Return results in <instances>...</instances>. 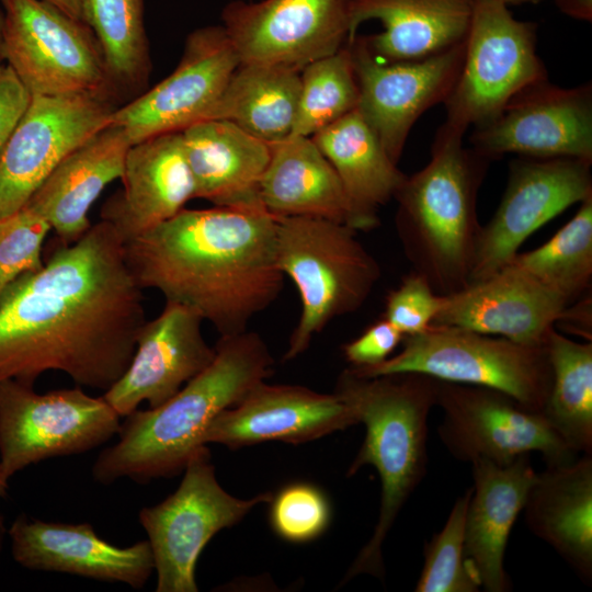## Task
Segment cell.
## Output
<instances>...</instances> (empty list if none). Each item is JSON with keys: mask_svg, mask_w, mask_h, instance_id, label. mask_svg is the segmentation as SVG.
I'll return each instance as SVG.
<instances>
[{"mask_svg": "<svg viewBox=\"0 0 592 592\" xmlns=\"http://www.w3.org/2000/svg\"><path fill=\"white\" fill-rule=\"evenodd\" d=\"M275 254L301 303L284 361L303 354L332 320L360 309L380 277V266L357 231L323 218H276Z\"/></svg>", "mask_w": 592, "mask_h": 592, "instance_id": "cell-6", "label": "cell"}, {"mask_svg": "<svg viewBox=\"0 0 592 592\" xmlns=\"http://www.w3.org/2000/svg\"><path fill=\"white\" fill-rule=\"evenodd\" d=\"M82 387L36 392L34 385L0 380V475L54 457L89 452L117 435L121 420Z\"/></svg>", "mask_w": 592, "mask_h": 592, "instance_id": "cell-10", "label": "cell"}, {"mask_svg": "<svg viewBox=\"0 0 592 592\" xmlns=\"http://www.w3.org/2000/svg\"><path fill=\"white\" fill-rule=\"evenodd\" d=\"M568 306L557 322L569 323L566 326L572 332L583 337L587 341H591V297L584 298L570 309Z\"/></svg>", "mask_w": 592, "mask_h": 592, "instance_id": "cell-42", "label": "cell"}, {"mask_svg": "<svg viewBox=\"0 0 592 592\" xmlns=\"http://www.w3.org/2000/svg\"><path fill=\"white\" fill-rule=\"evenodd\" d=\"M547 79L536 52V25L515 20L498 0H476L458 79L445 100V122L467 130L492 119L524 88Z\"/></svg>", "mask_w": 592, "mask_h": 592, "instance_id": "cell-11", "label": "cell"}, {"mask_svg": "<svg viewBox=\"0 0 592 592\" xmlns=\"http://www.w3.org/2000/svg\"><path fill=\"white\" fill-rule=\"evenodd\" d=\"M557 7L567 15L582 20H592V0H555Z\"/></svg>", "mask_w": 592, "mask_h": 592, "instance_id": "cell-43", "label": "cell"}, {"mask_svg": "<svg viewBox=\"0 0 592 592\" xmlns=\"http://www.w3.org/2000/svg\"><path fill=\"white\" fill-rule=\"evenodd\" d=\"M118 106L96 94L32 95L0 157V219L21 209L71 151L112 122Z\"/></svg>", "mask_w": 592, "mask_h": 592, "instance_id": "cell-14", "label": "cell"}, {"mask_svg": "<svg viewBox=\"0 0 592 592\" xmlns=\"http://www.w3.org/2000/svg\"><path fill=\"white\" fill-rule=\"evenodd\" d=\"M465 132L444 122L429 162L407 175L394 197L405 255L442 296L469 284L482 230L477 194L492 162L463 145Z\"/></svg>", "mask_w": 592, "mask_h": 592, "instance_id": "cell-4", "label": "cell"}, {"mask_svg": "<svg viewBox=\"0 0 592 592\" xmlns=\"http://www.w3.org/2000/svg\"><path fill=\"white\" fill-rule=\"evenodd\" d=\"M121 180L123 190L104 203L100 216L126 242L169 220L195 198L181 132L132 145Z\"/></svg>", "mask_w": 592, "mask_h": 592, "instance_id": "cell-23", "label": "cell"}, {"mask_svg": "<svg viewBox=\"0 0 592 592\" xmlns=\"http://www.w3.org/2000/svg\"><path fill=\"white\" fill-rule=\"evenodd\" d=\"M351 0L231 1L223 27L239 64L301 71L349 39Z\"/></svg>", "mask_w": 592, "mask_h": 592, "instance_id": "cell-13", "label": "cell"}, {"mask_svg": "<svg viewBox=\"0 0 592 592\" xmlns=\"http://www.w3.org/2000/svg\"><path fill=\"white\" fill-rule=\"evenodd\" d=\"M12 558L29 570L60 572L141 589L155 571L148 540L118 547L89 523H59L20 514L8 528Z\"/></svg>", "mask_w": 592, "mask_h": 592, "instance_id": "cell-21", "label": "cell"}, {"mask_svg": "<svg viewBox=\"0 0 592 592\" xmlns=\"http://www.w3.org/2000/svg\"><path fill=\"white\" fill-rule=\"evenodd\" d=\"M275 235L276 218L264 209L183 208L124 242L125 261L141 289L191 308L220 335L235 334L282 291Z\"/></svg>", "mask_w": 592, "mask_h": 592, "instance_id": "cell-2", "label": "cell"}, {"mask_svg": "<svg viewBox=\"0 0 592 592\" xmlns=\"http://www.w3.org/2000/svg\"><path fill=\"white\" fill-rule=\"evenodd\" d=\"M300 92V71L239 64L205 119L228 121L275 144L292 135Z\"/></svg>", "mask_w": 592, "mask_h": 592, "instance_id": "cell-31", "label": "cell"}, {"mask_svg": "<svg viewBox=\"0 0 592 592\" xmlns=\"http://www.w3.org/2000/svg\"><path fill=\"white\" fill-rule=\"evenodd\" d=\"M591 164L562 157L513 160L502 200L482 226L469 283L510 264L536 229L591 195Z\"/></svg>", "mask_w": 592, "mask_h": 592, "instance_id": "cell-15", "label": "cell"}, {"mask_svg": "<svg viewBox=\"0 0 592 592\" xmlns=\"http://www.w3.org/2000/svg\"><path fill=\"white\" fill-rule=\"evenodd\" d=\"M471 488L458 497L443 528L424 547L415 592H477L480 585L465 556V517Z\"/></svg>", "mask_w": 592, "mask_h": 592, "instance_id": "cell-36", "label": "cell"}, {"mask_svg": "<svg viewBox=\"0 0 592 592\" xmlns=\"http://www.w3.org/2000/svg\"><path fill=\"white\" fill-rule=\"evenodd\" d=\"M551 386L543 414L576 454H592V342L555 328L546 339Z\"/></svg>", "mask_w": 592, "mask_h": 592, "instance_id": "cell-33", "label": "cell"}, {"mask_svg": "<svg viewBox=\"0 0 592 592\" xmlns=\"http://www.w3.org/2000/svg\"><path fill=\"white\" fill-rule=\"evenodd\" d=\"M183 473L173 493L138 515L153 557L156 592H197L195 570L204 547L273 496L240 499L228 493L216 478L207 445L194 452Z\"/></svg>", "mask_w": 592, "mask_h": 592, "instance_id": "cell-9", "label": "cell"}, {"mask_svg": "<svg viewBox=\"0 0 592 592\" xmlns=\"http://www.w3.org/2000/svg\"><path fill=\"white\" fill-rule=\"evenodd\" d=\"M525 523L587 583L592 579V454L547 465L524 508Z\"/></svg>", "mask_w": 592, "mask_h": 592, "instance_id": "cell-29", "label": "cell"}, {"mask_svg": "<svg viewBox=\"0 0 592 592\" xmlns=\"http://www.w3.org/2000/svg\"><path fill=\"white\" fill-rule=\"evenodd\" d=\"M333 167L365 231L378 226L377 212L406 179L379 139L354 110L311 136Z\"/></svg>", "mask_w": 592, "mask_h": 592, "instance_id": "cell-30", "label": "cell"}, {"mask_svg": "<svg viewBox=\"0 0 592 592\" xmlns=\"http://www.w3.org/2000/svg\"><path fill=\"white\" fill-rule=\"evenodd\" d=\"M515 265L570 305L590 289L592 280V194L574 216L543 246L517 253Z\"/></svg>", "mask_w": 592, "mask_h": 592, "instance_id": "cell-34", "label": "cell"}, {"mask_svg": "<svg viewBox=\"0 0 592 592\" xmlns=\"http://www.w3.org/2000/svg\"><path fill=\"white\" fill-rule=\"evenodd\" d=\"M239 60L221 25L194 30L186 37L177 68L162 81L119 105L112 122L132 145L182 132L206 118Z\"/></svg>", "mask_w": 592, "mask_h": 592, "instance_id": "cell-18", "label": "cell"}, {"mask_svg": "<svg viewBox=\"0 0 592 592\" xmlns=\"http://www.w3.org/2000/svg\"><path fill=\"white\" fill-rule=\"evenodd\" d=\"M435 406L443 413L439 436L459 460L504 465L532 452L547 465L576 458L543 412L500 390L437 379Z\"/></svg>", "mask_w": 592, "mask_h": 592, "instance_id": "cell-12", "label": "cell"}, {"mask_svg": "<svg viewBox=\"0 0 592 592\" xmlns=\"http://www.w3.org/2000/svg\"><path fill=\"white\" fill-rule=\"evenodd\" d=\"M130 146L124 128L111 122L71 151L24 206L45 218L65 244L76 242L91 227V206L122 178Z\"/></svg>", "mask_w": 592, "mask_h": 592, "instance_id": "cell-25", "label": "cell"}, {"mask_svg": "<svg viewBox=\"0 0 592 592\" xmlns=\"http://www.w3.org/2000/svg\"><path fill=\"white\" fill-rule=\"evenodd\" d=\"M470 143L492 160L517 153L592 162V86L561 88L548 78L532 83L492 119L475 126Z\"/></svg>", "mask_w": 592, "mask_h": 592, "instance_id": "cell-16", "label": "cell"}, {"mask_svg": "<svg viewBox=\"0 0 592 592\" xmlns=\"http://www.w3.org/2000/svg\"><path fill=\"white\" fill-rule=\"evenodd\" d=\"M81 20L100 44L118 102L146 91L151 61L145 0H82Z\"/></svg>", "mask_w": 592, "mask_h": 592, "instance_id": "cell-32", "label": "cell"}, {"mask_svg": "<svg viewBox=\"0 0 592 592\" xmlns=\"http://www.w3.org/2000/svg\"><path fill=\"white\" fill-rule=\"evenodd\" d=\"M357 102L356 76L349 45L345 44L300 71L298 107L291 136H314L356 110Z\"/></svg>", "mask_w": 592, "mask_h": 592, "instance_id": "cell-35", "label": "cell"}, {"mask_svg": "<svg viewBox=\"0 0 592 592\" xmlns=\"http://www.w3.org/2000/svg\"><path fill=\"white\" fill-rule=\"evenodd\" d=\"M476 0H351V42L360 25L378 20L383 32L363 36L383 62L421 60L465 42Z\"/></svg>", "mask_w": 592, "mask_h": 592, "instance_id": "cell-26", "label": "cell"}, {"mask_svg": "<svg viewBox=\"0 0 592 592\" xmlns=\"http://www.w3.org/2000/svg\"><path fill=\"white\" fill-rule=\"evenodd\" d=\"M269 520L282 539L303 544L321 536L330 525L332 509L327 494L309 482H293L272 496Z\"/></svg>", "mask_w": 592, "mask_h": 592, "instance_id": "cell-37", "label": "cell"}, {"mask_svg": "<svg viewBox=\"0 0 592 592\" xmlns=\"http://www.w3.org/2000/svg\"><path fill=\"white\" fill-rule=\"evenodd\" d=\"M260 200L275 218L317 217L365 231L340 178L311 137L291 136L271 144Z\"/></svg>", "mask_w": 592, "mask_h": 592, "instance_id": "cell-28", "label": "cell"}, {"mask_svg": "<svg viewBox=\"0 0 592 592\" xmlns=\"http://www.w3.org/2000/svg\"><path fill=\"white\" fill-rule=\"evenodd\" d=\"M362 377L419 373L439 380L500 390L542 412L551 386L546 342L521 344L468 329L431 325L406 335L402 349L382 364L349 368Z\"/></svg>", "mask_w": 592, "mask_h": 592, "instance_id": "cell-7", "label": "cell"}, {"mask_svg": "<svg viewBox=\"0 0 592 592\" xmlns=\"http://www.w3.org/2000/svg\"><path fill=\"white\" fill-rule=\"evenodd\" d=\"M358 423L353 408L337 392L297 385H255L207 425L202 443L237 449L269 441L299 444Z\"/></svg>", "mask_w": 592, "mask_h": 592, "instance_id": "cell-19", "label": "cell"}, {"mask_svg": "<svg viewBox=\"0 0 592 592\" xmlns=\"http://www.w3.org/2000/svg\"><path fill=\"white\" fill-rule=\"evenodd\" d=\"M203 322L191 308L166 301L143 325L128 367L102 395L119 417L144 401L149 408L162 405L213 361L215 348L204 339Z\"/></svg>", "mask_w": 592, "mask_h": 592, "instance_id": "cell-20", "label": "cell"}, {"mask_svg": "<svg viewBox=\"0 0 592 592\" xmlns=\"http://www.w3.org/2000/svg\"><path fill=\"white\" fill-rule=\"evenodd\" d=\"M443 296L414 271L387 295L383 318L405 337L424 332L441 308Z\"/></svg>", "mask_w": 592, "mask_h": 592, "instance_id": "cell-39", "label": "cell"}, {"mask_svg": "<svg viewBox=\"0 0 592 592\" xmlns=\"http://www.w3.org/2000/svg\"><path fill=\"white\" fill-rule=\"evenodd\" d=\"M181 136L195 198L220 207L264 209L260 184L271 144L224 119L198 121Z\"/></svg>", "mask_w": 592, "mask_h": 592, "instance_id": "cell-27", "label": "cell"}, {"mask_svg": "<svg viewBox=\"0 0 592 592\" xmlns=\"http://www.w3.org/2000/svg\"><path fill=\"white\" fill-rule=\"evenodd\" d=\"M498 1H501L509 7L510 4L512 5L524 4V3L536 4L543 0H498Z\"/></svg>", "mask_w": 592, "mask_h": 592, "instance_id": "cell-47", "label": "cell"}, {"mask_svg": "<svg viewBox=\"0 0 592 592\" xmlns=\"http://www.w3.org/2000/svg\"><path fill=\"white\" fill-rule=\"evenodd\" d=\"M146 321L124 242L100 220L1 294L0 380L34 385L59 371L105 391L128 367Z\"/></svg>", "mask_w": 592, "mask_h": 592, "instance_id": "cell-1", "label": "cell"}, {"mask_svg": "<svg viewBox=\"0 0 592 592\" xmlns=\"http://www.w3.org/2000/svg\"><path fill=\"white\" fill-rule=\"evenodd\" d=\"M213 361L162 405L127 414L118 441L92 466L101 485L128 478L147 483L182 473L210 421L271 374L274 360L253 331L220 335Z\"/></svg>", "mask_w": 592, "mask_h": 592, "instance_id": "cell-3", "label": "cell"}, {"mask_svg": "<svg viewBox=\"0 0 592 592\" xmlns=\"http://www.w3.org/2000/svg\"><path fill=\"white\" fill-rule=\"evenodd\" d=\"M403 337L397 328L382 317L357 338L348 342L343 346V354L351 367H374L391 356Z\"/></svg>", "mask_w": 592, "mask_h": 592, "instance_id": "cell-40", "label": "cell"}, {"mask_svg": "<svg viewBox=\"0 0 592 592\" xmlns=\"http://www.w3.org/2000/svg\"><path fill=\"white\" fill-rule=\"evenodd\" d=\"M437 379L419 373L362 377L345 369L337 392L365 426V437L348 476L373 466L382 485L377 523L341 584L360 574L383 578V544L421 482L426 468L428 419L435 407Z\"/></svg>", "mask_w": 592, "mask_h": 592, "instance_id": "cell-5", "label": "cell"}, {"mask_svg": "<svg viewBox=\"0 0 592 592\" xmlns=\"http://www.w3.org/2000/svg\"><path fill=\"white\" fill-rule=\"evenodd\" d=\"M2 32H3V11H2V8L0 5V66L2 65V61H4L3 60V50H2V47H3Z\"/></svg>", "mask_w": 592, "mask_h": 592, "instance_id": "cell-46", "label": "cell"}, {"mask_svg": "<svg viewBox=\"0 0 592 592\" xmlns=\"http://www.w3.org/2000/svg\"><path fill=\"white\" fill-rule=\"evenodd\" d=\"M32 94L7 65L0 66V157L25 114Z\"/></svg>", "mask_w": 592, "mask_h": 592, "instance_id": "cell-41", "label": "cell"}, {"mask_svg": "<svg viewBox=\"0 0 592 592\" xmlns=\"http://www.w3.org/2000/svg\"><path fill=\"white\" fill-rule=\"evenodd\" d=\"M50 229L27 206L0 219V296L16 278L44 266L42 249Z\"/></svg>", "mask_w": 592, "mask_h": 592, "instance_id": "cell-38", "label": "cell"}, {"mask_svg": "<svg viewBox=\"0 0 592 592\" xmlns=\"http://www.w3.org/2000/svg\"><path fill=\"white\" fill-rule=\"evenodd\" d=\"M67 15L76 19L81 20L82 15V0H44ZM82 21V20H81Z\"/></svg>", "mask_w": 592, "mask_h": 592, "instance_id": "cell-44", "label": "cell"}, {"mask_svg": "<svg viewBox=\"0 0 592 592\" xmlns=\"http://www.w3.org/2000/svg\"><path fill=\"white\" fill-rule=\"evenodd\" d=\"M471 466L474 485L465 517L467 565L480 588L505 592L511 589L503 565L505 548L537 473L530 455L504 465L477 459Z\"/></svg>", "mask_w": 592, "mask_h": 592, "instance_id": "cell-24", "label": "cell"}, {"mask_svg": "<svg viewBox=\"0 0 592 592\" xmlns=\"http://www.w3.org/2000/svg\"><path fill=\"white\" fill-rule=\"evenodd\" d=\"M8 482L9 481L3 479L2 476L0 475V501L7 494ZM5 534H7V530H5V526H4V520H3V516H2V514L0 512V556H1V553H2Z\"/></svg>", "mask_w": 592, "mask_h": 592, "instance_id": "cell-45", "label": "cell"}, {"mask_svg": "<svg viewBox=\"0 0 592 592\" xmlns=\"http://www.w3.org/2000/svg\"><path fill=\"white\" fill-rule=\"evenodd\" d=\"M568 305L560 295L510 263L483 280L443 296L431 325L543 345Z\"/></svg>", "mask_w": 592, "mask_h": 592, "instance_id": "cell-22", "label": "cell"}, {"mask_svg": "<svg viewBox=\"0 0 592 592\" xmlns=\"http://www.w3.org/2000/svg\"><path fill=\"white\" fill-rule=\"evenodd\" d=\"M346 44L358 87L356 110L398 164L417 119L451 94L462 70L465 42L421 60L401 62L376 59L363 36Z\"/></svg>", "mask_w": 592, "mask_h": 592, "instance_id": "cell-17", "label": "cell"}, {"mask_svg": "<svg viewBox=\"0 0 592 592\" xmlns=\"http://www.w3.org/2000/svg\"><path fill=\"white\" fill-rule=\"evenodd\" d=\"M3 60L32 95L96 94L118 104L91 29L44 0H0Z\"/></svg>", "mask_w": 592, "mask_h": 592, "instance_id": "cell-8", "label": "cell"}]
</instances>
